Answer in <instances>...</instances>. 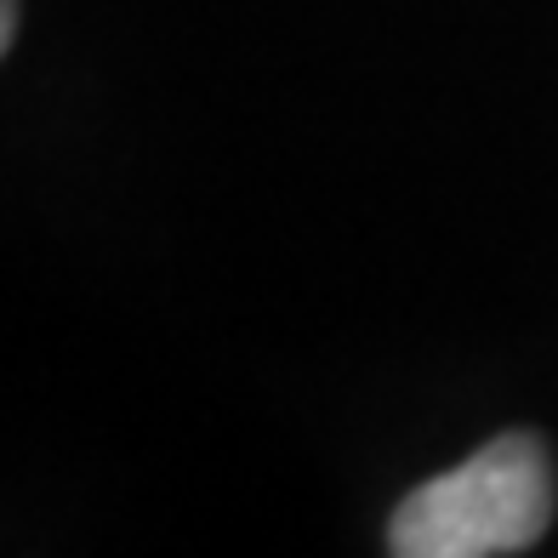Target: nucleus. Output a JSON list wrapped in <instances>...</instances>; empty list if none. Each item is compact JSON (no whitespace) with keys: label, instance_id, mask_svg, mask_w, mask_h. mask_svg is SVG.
<instances>
[{"label":"nucleus","instance_id":"f257e3e1","mask_svg":"<svg viewBox=\"0 0 558 558\" xmlns=\"http://www.w3.org/2000/svg\"><path fill=\"white\" fill-rule=\"evenodd\" d=\"M553 456L536 434H501L462 468L416 485L388 524L399 558H501L524 553L553 524Z\"/></svg>","mask_w":558,"mask_h":558},{"label":"nucleus","instance_id":"f03ea898","mask_svg":"<svg viewBox=\"0 0 558 558\" xmlns=\"http://www.w3.org/2000/svg\"><path fill=\"white\" fill-rule=\"evenodd\" d=\"M12 35H17V0H0V58H7Z\"/></svg>","mask_w":558,"mask_h":558}]
</instances>
